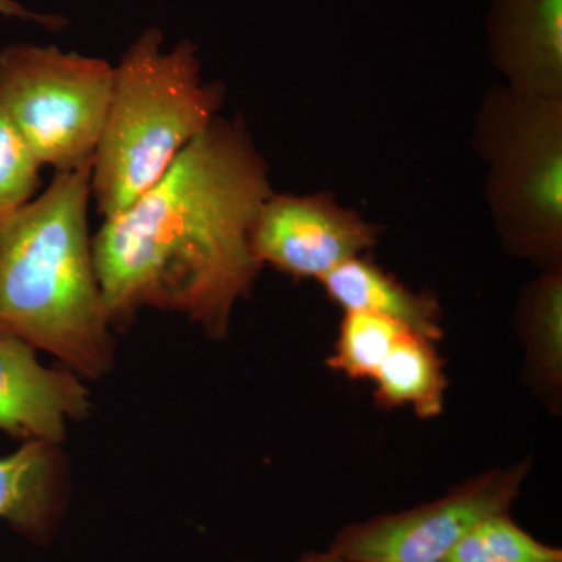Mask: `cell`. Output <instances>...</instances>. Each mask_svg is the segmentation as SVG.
<instances>
[{"label":"cell","mask_w":562,"mask_h":562,"mask_svg":"<svg viewBox=\"0 0 562 562\" xmlns=\"http://www.w3.org/2000/svg\"><path fill=\"white\" fill-rule=\"evenodd\" d=\"M301 562H351L346 558L338 557L333 552L327 553H308L302 558Z\"/></svg>","instance_id":"obj_18"},{"label":"cell","mask_w":562,"mask_h":562,"mask_svg":"<svg viewBox=\"0 0 562 562\" xmlns=\"http://www.w3.org/2000/svg\"><path fill=\"white\" fill-rule=\"evenodd\" d=\"M519 328L532 383L557 397L562 376V269L543 271L525 290Z\"/></svg>","instance_id":"obj_13"},{"label":"cell","mask_w":562,"mask_h":562,"mask_svg":"<svg viewBox=\"0 0 562 562\" xmlns=\"http://www.w3.org/2000/svg\"><path fill=\"white\" fill-rule=\"evenodd\" d=\"M472 146L505 249L543 271L562 269V99L492 87Z\"/></svg>","instance_id":"obj_4"},{"label":"cell","mask_w":562,"mask_h":562,"mask_svg":"<svg viewBox=\"0 0 562 562\" xmlns=\"http://www.w3.org/2000/svg\"><path fill=\"white\" fill-rule=\"evenodd\" d=\"M408 330L401 322L379 314L346 312L327 364L351 380L373 379L394 344Z\"/></svg>","instance_id":"obj_14"},{"label":"cell","mask_w":562,"mask_h":562,"mask_svg":"<svg viewBox=\"0 0 562 562\" xmlns=\"http://www.w3.org/2000/svg\"><path fill=\"white\" fill-rule=\"evenodd\" d=\"M530 462L465 482L446 497L409 512L344 528L330 552L351 562H443L475 525L508 513Z\"/></svg>","instance_id":"obj_6"},{"label":"cell","mask_w":562,"mask_h":562,"mask_svg":"<svg viewBox=\"0 0 562 562\" xmlns=\"http://www.w3.org/2000/svg\"><path fill=\"white\" fill-rule=\"evenodd\" d=\"M40 168L27 140L0 106V227L32 202L41 183Z\"/></svg>","instance_id":"obj_16"},{"label":"cell","mask_w":562,"mask_h":562,"mask_svg":"<svg viewBox=\"0 0 562 562\" xmlns=\"http://www.w3.org/2000/svg\"><path fill=\"white\" fill-rule=\"evenodd\" d=\"M90 409V391L77 373L44 368L31 344L0 335V431L60 446L69 422L83 419Z\"/></svg>","instance_id":"obj_8"},{"label":"cell","mask_w":562,"mask_h":562,"mask_svg":"<svg viewBox=\"0 0 562 562\" xmlns=\"http://www.w3.org/2000/svg\"><path fill=\"white\" fill-rule=\"evenodd\" d=\"M328 299L344 312L379 314L438 341L441 310L430 294H416L368 257L351 258L321 280Z\"/></svg>","instance_id":"obj_11"},{"label":"cell","mask_w":562,"mask_h":562,"mask_svg":"<svg viewBox=\"0 0 562 562\" xmlns=\"http://www.w3.org/2000/svg\"><path fill=\"white\" fill-rule=\"evenodd\" d=\"M113 68L57 46L11 44L0 52V106L41 166L72 171L94 160Z\"/></svg>","instance_id":"obj_5"},{"label":"cell","mask_w":562,"mask_h":562,"mask_svg":"<svg viewBox=\"0 0 562 562\" xmlns=\"http://www.w3.org/2000/svg\"><path fill=\"white\" fill-rule=\"evenodd\" d=\"M380 227L344 209L330 192L295 195L273 192L251 233L262 266L297 280H322L379 241Z\"/></svg>","instance_id":"obj_7"},{"label":"cell","mask_w":562,"mask_h":562,"mask_svg":"<svg viewBox=\"0 0 562 562\" xmlns=\"http://www.w3.org/2000/svg\"><path fill=\"white\" fill-rule=\"evenodd\" d=\"M66 460L58 446L25 442L0 458V519L27 541L46 546L66 512Z\"/></svg>","instance_id":"obj_10"},{"label":"cell","mask_w":562,"mask_h":562,"mask_svg":"<svg viewBox=\"0 0 562 562\" xmlns=\"http://www.w3.org/2000/svg\"><path fill=\"white\" fill-rule=\"evenodd\" d=\"M92 162L57 172L0 227V335L99 379L113 368L114 342L88 232Z\"/></svg>","instance_id":"obj_2"},{"label":"cell","mask_w":562,"mask_h":562,"mask_svg":"<svg viewBox=\"0 0 562 562\" xmlns=\"http://www.w3.org/2000/svg\"><path fill=\"white\" fill-rule=\"evenodd\" d=\"M486 31L506 87L562 99V0H491Z\"/></svg>","instance_id":"obj_9"},{"label":"cell","mask_w":562,"mask_h":562,"mask_svg":"<svg viewBox=\"0 0 562 562\" xmlns=\"http://www.w3.org/2000/svg\"><path fill=\"white\" fill-rule=\"evenodd\" d=\"M272 194L268 162L246 124L216 117L92 238L111 325L157 308L225 338L233 308L260 276L251 233Z\"/></svg>","instance_id":"obj_1"},{"label":"cell","mask_w":562,"mask_h":562,"mask_svg":"<svg viewBox=\"0 0 562 562\" xmlns=\"http://www.w3.org/2000/svg\"><path fill=\"white\" fill-rule=\"evenodd\" d=\"M443 562H562V552L522 530L508 513L472 528Z\"/></svg>","instance_id":"obj_15"},{"label":"cell","mask_w":562,"mask_h":562,"mask_svg":"<svg viewBox=\"0 0 562 562\" xmlns=\"http://www.w3.org/2000/svg\"><path fill=\"white\" fill-rule=\"evenodd\" d=\"M162 40L160 29H146L113 68L91 173V198L103 220L150 190L224 102L222 85L203 83L198 46L184 40L165 52Z\"/></svg>","instance_id":"obj_3"},{"label":"cell","mask_w":562,"mask_h":562,"mask_svg":"<svg viewBox=\"0 0 562 562\" xmlns=\"http://www.w3.org/2000/svg\"><path fill=\"white\" fill-rule=\"evenodd\" d=\"M0 14L2 16L18 18V20L22 21L36 22V24L54 32L61 31L63 27L68 25L66 18L58 16V14L35 13V11L25 9L24 5L14 2V0H0Z\"/></svg>","instance_id":"obj_17"},{"label":"cell","mask_w":562,"mask_h":562,"mask_svg":"<svg viewBox=\"0 0 562 562\" xmlns=\"http://www.w3.org/2000/svg\"><path fill=\"white\" fill-rule=\"evenodd\" d=\"M375 401L382 408L412 405L424 419L439 416L446 402L443 362L430 339L403 333L373 375Z\"/></svg>","instance_id":"obj_12"}]
</instances>
